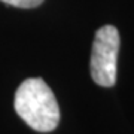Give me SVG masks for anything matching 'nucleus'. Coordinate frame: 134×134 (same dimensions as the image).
Segmentation results:
<instances>
[{
  "label": "nucleus",
  "instance_id": "f03ea898",
  "mask_svg": "<svg viewBox=\"0 0 134 134\" xmlns=\"http://www.w3.org/2000/svg\"><path fill=\"white\" fill-rule=\"evenodd\" d=\"M119 52V31L113 25L97 30L91 52V76L100 86H113L116 82V61Z\"/></svg>",
  "mask_w": 134,
  "mask_h": 134
},
{
  "label": "nucleus",
  "instance_id": "f257e3e1",
  "mask_svg": "<svg viewBox=\"0 0 134 134\" xmlns=\"http://www.w3.org/2000/svg\"><path fill=\"white\" fill-rule=\"evenodd\" d=\"M14 106L19 118L36 131H52L60 122L57 98L46 82L40 77L25 79L18 86Z\"/></svg>",
  "mask_w": 134,
  "mask_h": 134
},
{
  "label": "nucleus",
  "instance_id": "7ed1b4c3",
  "mask_svg": "<svg viewBox=\"0 0 134 134\" xmlns=\"http://www.w3.org/2000/svg\"><path fill=\"white\" fill-rule=\"evenodd\" d=\"M6 5H10V6H15V8H36L42 3L43 0H0Z\"/></svg>",
  "mask_w": 134,
  "mask_h": 134
}]
</instances>
